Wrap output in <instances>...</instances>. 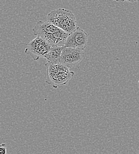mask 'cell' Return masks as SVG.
<instances>
[{
    "mask_svg": "<svg viewBox=\"0 0 139 154\" xmlns=\"http://www.w3.org/2000/svg\"><path fill=\"white\" fill-rule=\"evenodd\" d=\"M51 46H50L43 38L36 36L28 44L24 50V53L30 56L34 60H38L39 58H45L48 53Z\"/></svg>",
    "mask_w": 139,
    "mask_h": 154,
    "instance_id": "cell-4",
    "label": "cell"
},
{
    "mask_svg": "<svg viewBox=\"0 0 139 154\" xmlns=\"http://www.w3.org/2000/svg\"><path fill=\"white\" fill-rule=\"evenodd\" d=\"M84 56L85 54L83 49L63 47L59 63L70 68L80 63Z\"/></svg>",
    "mask_w": 139,
    "mask_h": 154,
    "instance_id": "cell-5",
    "label": "cell"
},
{
    "mask_svg": "<svg viewBox=\"0 0 139 154\" xmlns=\"http://www.w3.org/2000/svg\"><path fill=\"white\" fill-rule=\"evenodd\" d=\"M115 2H139V0H113Z\"/></svg>",
    "mask_w": 139,
    "mask_h": 154,
    "instance_id": "cell-9",
    "label": "cell"
},
{
    "mask_svg": "<svg viewBox=\"0 0 139 154\" xmlns=\"http://www.w3.org/2000/svg\"><path fill=\"white\" fill-rule=\"evenodd\" d=\"M0 154H7L6 145L5 143L0 144Z\"/></svg>",
    "mask_w": 139,
    "mask_h": 154,
    "instance_id": "cell-8",
    "label": "cell"
},
{
    "mask_svg": "<svg viewBox=\"0 0 139 154\" xmlns=\"http://www.w3.org/2000/svg\"><path fill=\"white\" fill-rule=\"evenodd\" d=\"M87 33L79 27H77L74 32L68 34L64 47L78 48L84 50L87 45Z\"/></svg>",
    "mask_w": 139,
    "mask_h": 154,
    "instance_id": "cell-6",
    "label": "cell"
},
{
    "mask_svg": "<svg viewBox=\"0 0 139 154\" xmlns=\"http://www.w3.org/2000/svg\"><path fill=\"white\" fill-rule=\"evenodd\" d=\"M46 78L45 82L54 88L66 85L74 75L70 68L61 63L45 64Z\"/></svg>",
    "mask_w": 139,
    "mask_h": 154,
    "instance_id": "cell-2",
    "label": "cell"
},
{
    "mask_svg": "<svg viewBox=\"0 0 139 154\" xmlns=\"http://www.w3.org/2000/svg\"><path fill=\"white\" fill-rule=\"evenodd\" d=\"M64 46H51L49 51L46 55L45 58L47 62L50 63H58L60 61V57Z\"/></svg>",
    "mask_w": 139,
    "mask_h": 154,
    "instance_id": "cell-7",
    "label": "cell"
},
{
    "mask_svg": "<svg viewBox=\"0 0 139 154\" xmlns=\"http://www.w3.org/2000/svg\"><path fill=\"white\" fill-rule=\"evenodd\" d=\"M32 32L35 36L43 38L51 46H64L68 36V33L48 21L37 22Z\"/></svg>",
    "mask_w": 139,
    "mask_h": 154,
    "instance_id": "cell-1",
    "label": "cell"
},
{
    "mask_svg": "<svg viewBox=\"0 0 139 154\" xmlns=\"http://www.w3.org/2000/svg\"><path fill=\"white\" fill-rule=\"evenodd\" d=\"M47 21L67 33H71L77 28V20L70 10L58 8L52 10L47 16Z\"/></svg>",
    "mask_w": 139,
    "mask_h": 154,
    "instance_id": "cell-3",
    "label": "cell"
}]
</instances>
